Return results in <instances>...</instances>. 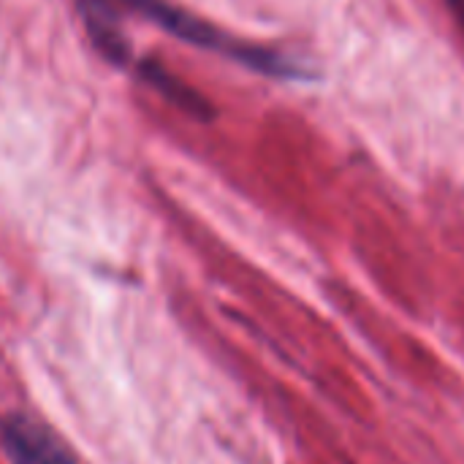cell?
Wrapping results in <instances>:
<instances>
[{
    "mask_svg": "<svg viewBox=\"0 0 464 464\" xmlns=\"http://www.w3.org/2000/svg\"><path fill=\"white\" fill-rule=\"evenodd\" d=\"M0 449L11 464H82L57 435L24 413L0 419Z\"/></svg>",
    "mask_w": 464,
    "mask_h": 464,
    "instance_id": "cell-2",
    "label": "cell"
},
{
    "mask_svg": "<svg viewBox=\"0 0 464 464\" xmlns=\"http://www.w3.org/2000/svg\"><path fill=\"white\" fill-rule=\"evenodd\" d=\"M98 3L106 5L109 11H114L120 19L125 14L141 16L150 24H155L158 30L185 41L188 46L220 54L253 73H261L269 79H285V82L313 79V71H307L299 60H294L277 49L242 41V38L231 35L228 30L215 27L212 22L201 19L198 14H193L185 5H177L171 0H98Z\"/></svg>",
    "mask_w": 464,
    "mask_h": 464,
    "instance_id": "cell-1",
    "label": "cell"
},
{
    "mask_svg": "<svg viewBox=\"0 0 464 464\" xmlns=\"http://www.w3.org/2000/svg\"><path fill=\"white\" fill-rule=\"evenodd\" d=\"M141 84H147L150 90H155L158 95H163L169 103H174L177 109H182L185 114L207 122V120H215V106L196 90L190 87L185 79H179L177 73H171L163 63L158 60H150V57H139L130 63L128 68Z\"/></svg>",
    "mask_w": 464,
    "mask_h": 464,
    "instance_id": "cell-3",
    "label": "cell"
},
{
    "mask_svg": "<svg viewBox=\"0 0 464 464\" xmlns=\"http://www.w3.org/2000/svg\"><path fill=\"white\" fill-rule=\"evenodd\" d=\"M449 11L454 14V19L459 22V27L464 30V0H446Z\"/></svg>",
    "mask_w": 464,
    "mask_h": 464,
    "instance_id": "cell-4",
    "label": "cell"
}]
</instances>
